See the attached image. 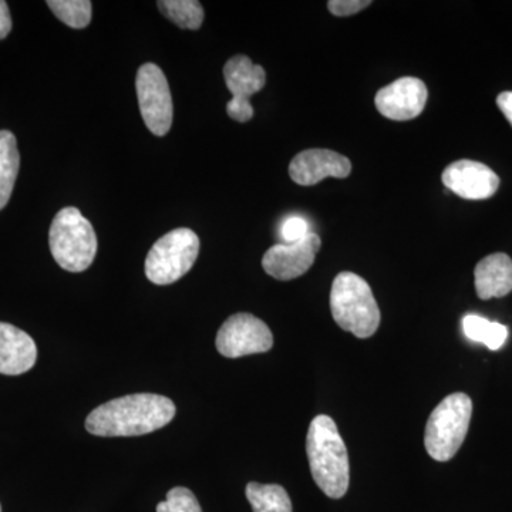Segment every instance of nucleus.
<instances>
[{
  "mask_svg": "<svg viewBox=\"0 0 512 512\" xmlns=\"http://www.w3.org/2000/svg\"><path fill=\"white\" fill-rule=\"evenodd\" d=\"M49 245L60 268L69 272H83L90 268L96 258V231L77 208H63L50 225Z\"/></svg>",
  "mask_w": 512,
  "mask_h": 512,
  "instance_id": "obj_4",
  "label": "nucleus"
},
{
  "mask_svg": "<svg viewBox=\"0 0 512 512\" xmlns=\"http://www.w3.org/2000/svg\"><path fill=\"white\" fill-rule=\"evenodd\" d=\"M441 181L458 197L471 201L487 200L500 187L498 175L487 165L473 160H460L448 165Z\"/></svg>",
  "mask_w": 512,
  "mask_h": 512,
  "instance_id": "obj_12",
  "label": "nucleus"
},
{
  "mask_svg": "<svg viewBox=\"0 0 512 512\" xmlns=\"http://www.w3.org/2000/svg\"><path fill=\"white\" fill-rule=\"evenodd\" d=\"M306 454L316 485L328 497L342 498L348 493L350 464L348 448L335 421L325 414L312 420L306 436Z\"/></svg>",
  "mask_w": 512,
  "mask_h": 512,
  "instance_id": "obj_2",
  "label": "nucleus"
},
{
  "mask_svg": "<svg viewBox=\"0 0 512 512\" xmlns=\"http://www.w3.org/2000/svg\"><path fill=\"white\" fill-rule=\"evenodd\" d=\"M330 311L339 328L356 338H370L379 329L380 309L372 288L353 272H342L333 281Z\"/></svg>",
  "mask_w": 512,
  "mask_h": 512,
  "instance_id": "obj_3",
  "label": "nucleus"
},
{
  "mask_svg": "<svg viewBox=\"0 0 512 512\" xmlns=\"http://www.w3.org/2000/svg\"><path fill=\"white\" fill-rule=\"evenodd\" d=\"M20 168V154L15 134L0 131V211L8 205Z\"/></svg>",
  "mask_w": 512,
  "mask_h": 512,
  "instance_id": "obj_16",
  "label": "nucleus"
},
{
  "mask_svg": "<svg viewBox=\"0 0 512 512\" xmlns=\"http://www.w3.org/2000/svg\"><path fill=\"white\" fill-rule=\"evenodd\" d=\"M370 5H372L370 0H332V2L328 3V9L332 15L345 18V16H352L362 12V10H365Z\"/></svg>",
  "mask_w": 512,
  "mask_h": 512,
  "instance_id": "obj_23",
  "label": "nucleus"
},
{
  "mask_svg": "<svg viewBox=\"0 0 512 512\" xmlns=\"http://www.w3.org/2000/svg\"><path fill=\"white\" fill-rule=\"evenodd\" d=\"M35 340L25 330L0 322V375L19 376L36 365Z\"/></svg>",
  "mask_w": 512,
  "mask_h": 512,
  "instance_id": "obj_14",
  "label": "nucleus"
},
{
  "mask_svg": "<svg viewBox=\"0 0 512 512\" xmlns=\"http://www.w3.org/2000/svg\"><path fill=\"white\" fill-rule=\"evenodd\" d=\"M463 329L468 339L484 343L490 350L500 349L508 338V329L504 325L478 315H467L463 319Z\"/></svg>",
  "mask_w": 512,
  "mask_h": 512,
  "instance_id": "obj_19",
  "label": "nucleus"
},
{
  "mask_svg": "<svg viewBox=\"0 0 512 512\" xmlns=\"http://www.w3.org/2000/svg\"><path fill=\"white\" fill-rule=\"evenodd\" d=\"M281 234L285 244H295L308 237L309 224L301 217L288 218L282 225Z\"/></svg>",
  "mask_w": 512,
  "mask_h": 512,
  "instance_id": "obj_22",
  "label": "nucleus"
},
{
  "mask_svg": "<svg viewBox=\"0 0 512 512\" xmlns=\"http://www.w3.org/2000/svg\"><path fill=\"white\" fill-rule=\"evenodd\" d=\"M0 512H2V507H0Z\"/></svg>",
  "mask_w": 512,
  "mask_h": 512,
  "instance_id": "obj_26",
  "label": "nucleus"
},
{
  "mask_svg": "<svg viewBox=\"0 0 512 512\" xmlns=\"http://www.w3.org/2000/svg\"><path fill=\"white\" fill-rule=\"evenodd\" d=\"M473 402L466 393L447 396L430 414L424 446L431 458L446 463L463 446L470 427Z\"/></svg>",
  "mask_w": 512,
  "mask_h": 512,
  "instance_id": "obj_5",
  "label": "nucleus"
},
{
  "mask_svg": "<svg viewBox=\"0 0 512 512\" xmlns=\"http://www.w3.org/2000/svg\"><path fill=\"white\" fill-rule=\"evenodd\" d=\"M47 6L70 28L84 29L92 22L93 5L89 0H49Z\"/></svg>",
  "mask_w": 512,
  "mask_h": 512,
  "instance_id": "obj_20",
  "label": "nucleus"
},
{
  "mask_svg": "<svg viewBox=\"0 0 512 512\" xmlns=\"http://www.w3.org/2000/svg\"><path fill=\"white\" fill-rule=\"evenodd\" d=\"M157 512H202V510L192 491L185 487H175L168 491L167 500L157 505Z\"/></svg>",
  "mask_w": 512,
  "mask_h": 512,
  "instance_id": "obj_21",
  "label": "nucleus"
},
{
  "mask_svg": "<svg viewBox=\"0 0 512 512\" xmlns=\"http://www.w3.org/2000/svg\"><path fill=\"white\" fill-rule=\"evenodd\" d=\"M12 30V18H10L8 3L0 0V40L8 37Z\"/></svg>",
  "mask_w": 512,
  "mask_h": 512,
  "instance_id": "obj_24",
  "label": "nucleus"
},
{
  "mask_svg": "<svg viewBox=\"0 0 512 512\" xmlns=\"http://www.w3.org/2000/svg\"><path fill=\"white\" fill-rule=\"evenodd\" d=\"M215 345L222 356L237 359L268 352L274 346V335L265 322L251 313H235L218 330Z\"/></svg>",
  "mask_w": 512,
  "mask_h": 512,
  "instance_id": "obj_8",
  "label": "nucleus"
},
{
  "mask_svg": "<svg viewBox=\"0 0 512 512\" xmlns=\"http://www.w3.org/2000/svg\"><path fill=\"white\" fill-rule=\"evenodd\" d=\"M157 6L178 28L197 30L204 22V8L198 0H160Z\"/></svg>",
  "mask_w": 512,
  "mask_h": 512,
  "instance_id": "obj_18",
  "label": "nucleus"
},
{
  "mask_svg": "<svg viewBox=\"0 0 512 512\" xmlns=\"http://www.w3.org/2000/svg\"><path fill=\"white\" fill-rule=\"evenodd\" d=\"M474 276L478 298H503L512 291V259L501 252L485 256L478 262Z\"/></svg>",
  "mask_w": 512,
  "mask_h": 512,
  "instance_id": "obj_15",
  "label": "nucleus"
},
{
  "mask_svg": "<svg viewBox=\"0 0 512 512\" xmlns=\"http://www.w3.org/2000/svg\"><path fill=\"white\" fill-rule=\"evenodd\" d=\"M322 241L309 232L308 237L295 244H278L269 248L262 258L266 274L278 281H292L311 269Z\"/></svg>",
  "mask_w": 512,
  "mask_h": 512,
  "instance_id": "obj_10",
  "label": "nucleus"
},
{
  "mask_svg": "<svg viewBox=\"0 0 512 512\" xmlns=\"http://www.w3.org/2000/svg\"><path fill=\"white\" fill-rule=\"evenodd\" d=\"M352 171L348 157L323 148H312L296 154L289 164V175L293 183L311 187L325 178H346Z\"/></svg>",
  "mask_w": 512,
  "mask_h": 512,
  "instance_id": "obj_13",
  "label": "nucleus"
},
{
  "mask_svg": "<svg viewBox=\"0 0 512 512\" xmlns=\"http://www.w3.org/2000/svg\"><path fill=\"white\" fill-rule=\"evenodd\" d=\"M175 404L153 393L128 394L101 404L87 416L86 430L93 436H144L163 429L175 416Z\"/></svg>",
  "mask_w": 512,
  "mask_h": 512,
  "instance_id": "obj_1",
  "label": "nucleus"
},
{
  "mask_svg": "<svg viewBox=\"0 0 512 512\" xmlns=\"http://www.w3.org/2000/svg\"><path fill=\"white\" fill-rule=\"evenodd\" d=\"M200 254V238L178 228L158 239L146 258V276L156 285H170L190 272Z\"/></svg>",
  "mask_w": 512,
  "mask_h": 512,
  "instance_id": "obj_6",
  "label": "nucleus"
},
{
  "mask_svg": "<svg viewBox=\"0 0 512 512\" xmlns=\"http://www.w3.org/2000/svg\"><path fill=\"white\" fill-rule=\"evenodd\" d=\"M247 498L254 512H292L291 498L278 484L249 483Z\"/></svg>",
  "mask_w": 512,
  "mask_h": 512,
  "instance_id": "obj_17",
  "label": "nucleus"
},
{
  "mask_svg": "<svg viewBox=\"0 0 512 512\" xmlns=\"http://www.w3.org/2000/svg\"><path fill=\"white\" fill-rule=\"evenodd\" d=\"M136 89L144 124L154 136H165L173 126L174 107L163 70L154 63L143 64L138 69Z\"/></svg>",
  "mask_w": 512,
  "mask_h": 512,
  "instance_id": "obj_7",
  "label": "nucleus"
},
{
  "mask_svg": "<svg viewBox=\"0 0 512 512\" xmlns=\"http://www.w3.org/2000/svg\"><path fill=\"white\" fill-rule=\"evenodd\" d=\"M426 84L417 77H402L396 82L387 84L377 92L376 109L386 119L407 121L416 119L426 107Z\"/></svg>",
  "mask_w": 512,
  "mask_h": 512,
  "instance_id": "obj_11",
  "label": "nucleus"
},
{
  "mask_svg": "<svg viewBox=\"0 0 512 512\" xmlns=\"http://www.w3.org/2000/svg\"><path fill=\"white\" fill-rule=\"evenodd\" d=\"M224 80L232 94L227 104L228 116L238 123H247L254 117L249 99L261 92L266 83L264 67L252 63L248 56L237 55L225 63Z\"/></svg>",
  "mask_w": 512,
  "mask_h": 512,
  "instance_id": "obj_9",
  "label": "nucleus"
},
{
  "mask_svg": "<svg viewBox=\"0 0 512 512\" xmlns=\"http://www.w3.org/2000/svg\"><path fill=\"white\" fill-rule=\"evenodd\" d=\"M497 106L512 126V92L501 93L497 97Z\"/></svg>",
  "mask_w": 512,
  "mask_h": 512,
  "instance_id": "obj_25",
  "label": "nucleus"
}]
</instances>
